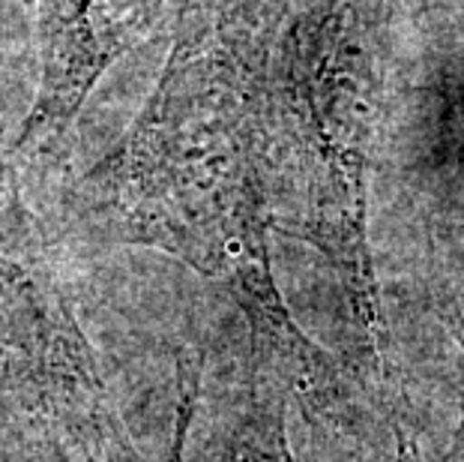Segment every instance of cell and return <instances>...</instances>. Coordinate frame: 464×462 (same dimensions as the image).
Segmentation results:
<instances>
[{
    "instance_id": "6da1fadb",
    "label": "cell",
    "mask_w": 464,
    "mask_h": 462,
    "mask_svg": "<svg viewBox=\"0 0 464 462\" xmlns=\"http://www.w3.org/2000/svg\"><path fill=\"white\" fill-rule=\"evenodd\" d=\"M273 130L264 84L198 27L177 45L121 147L87 174L82 213L108 238L162 250L228 289L294 388L321 399L327 358L273 277Z\"/></svg>"
},
{
    "instance_id": "7a4b0ae2",
    "label": "cell",
    "mask_w": 464,
    "mask_h": 462,
    "mask_svg": "<svg viewBox=\"0 0 464 462\" xmlns=\"http://www.w3.org/2000/svg\"><path fill=\"white\" fill-rule=\"evenodd\" d=\"M378 75L357 13L309 0L279 54L270 108L273 162L282 156L294 225L335 273L365 358L381 369L383 316L369 247V162Z\"/></svg>"
},
{
    "instance_id": "3957f363",
    "label": "cell",
    "mask_w": 464,
    "mask_h": 462,
    "mask_svg": "<svg viewBox=\"0 0 464 462\" xmlns=\"http://www.w3.org/2000/svg\"><path fill=\"white\" fill-rule=\"evenodd\" d=\"M130 462L108 388L0 160V462Z\"/></svg>"
},
{
    "instance_id": "277c9868",
    "label": "cell",
    "mask_w": 464,
    "mask_h": 462,
    "mask_svg": "<svg viewBox=\"0 0 464 462\" xmlns=\"http://www.w3.org/2000/svg\"><path fill=\"white\" fill-rule=\"evenodd\" d=\"M165 0H36L39 84L15 139L18 153L48 151L82 112L111 64L150 34Z\"/></svg>"
},
{
    "instance_id": "5b68a950",
    "label": "cell",
    "mask_w": 464,
    "mask_h": 462,
    "mask_svg": "<svg viewBox=\"0 0 464 462\" xmlns=\"http://www.w3.org/2000/svg\"><path fill=\"white\" fill-rule=\"evenodd\" d=\"M291 388V378L276 363L252 355V378L234 432L231 462H294L285 429Z\"/></svg>"
},
{
    "instance_id": "8992f818",
    "label": "cell",
    "mask_w": 464,
    "mask_h": 462,
    "mask_svg": "<svg viewBox=\"0 0 464 462\" xmlns=\"http://www.w3.org/2000/svg\"><path fill=\"white\" fill-rule=\"evenodd\" d=\"M177 418H174V436H171V450H168V462H183L186 441H189L192 418L198 408V390H201V372L198 363L189 358H180L177 367Z\"/></svg>"
},
{
    "instance_id": "52a82bcc",
    "label": "cell",
    "mask_w": 464,
    "mask_h": 462,
    "mask_svg": "<svg viewBox=\"0 0 464 462\" xmlns=\"http://www.w3.org/2000/svg\"><path fill=\"white\" fill-rule=\"evenodd\" d=\"M452 333H456V339H459V346L464 351V312H452ZM440 462H464V402H461V420H459V429H456V436H452V445L447 450V457H443Z\"/></svg>"
}]
</instances>
